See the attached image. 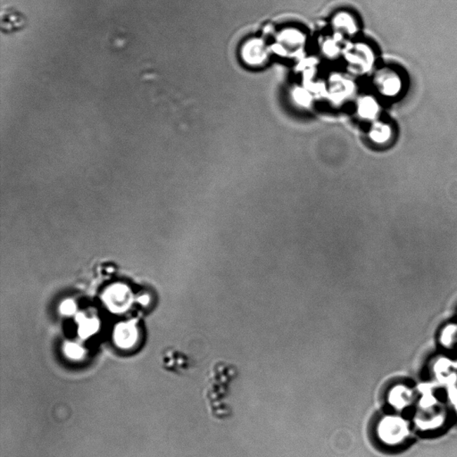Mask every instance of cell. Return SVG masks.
Returning <instances> with one entry per match:
<instances>
[{
    "instance_id": "1",
    "label": "cell",
    "mask_w": 457,
    "mask_h": 457,
    "mask_svg": "<svg viewBox=\"0 0 457 457\" xmlns=\"http://www.w3.org/2000/svg\"><path fill=\"white\" fill-rule=\"evenodd\" d=\"M3 18H6V20L2 19L3 31L6 30L8 32L18 31L25 24L24 18L15 10V11L10 9L6 10V14L3 15Z\"/></svg>"
},
{
    "instance_id": "2",
    "label": "cell",
    "mask_w": 457,
    "mask_h": 457,
    "mask_svg": "<svg viewBox=\"0 0 457 457\" xmlns=\"http://www.w3.org/2000/svg\"><path fill=\"white\" fill-rule=\"evenodd\" d=\"M378 112V105L373 98L363 99L359 105V114L364 118H373Z\"/></svg>"
},
{
    "instance_id": "3",
    "label": "cell",
    "mask_w": 457,
    "mask_h": 457,
    "mask_svg": "<svg viewBox=\"0 0 457 457\" xmlns=\"http://www.w3.org/2000/svg\"><path fill=\"white\" fill-rule=\"evenodd\" d=\"M390 135H392V130L387 125L383 124H376L371 132V137L378 143H383L389 140Z\"/></svg>"
},
{
    "instance_id": "4",
    "label": "cell",
    "mask_w": 457,
    "mask_h": 457,
    "mask_svg": "<svg viewBox=\"0 0 457 457\" xmlns=\"http://www.w3.org/2000/svg\"><path fill=\"white\" fill-rule=\"evenodd\" d=\"M400 87H401V84L399 79L390 78L384 82L383 92L387 96L396 95L400 91Z\"/></svg>"
},
{
    "instance_id": "5",
    "label": "cell",
    "mask_w": 457,
    "mask_h": 457,
    "mask_svg": "<svg viewBox=\"0 0 457 457\" xmlns=\"http://www.w3.org/2000/svg\"><path fill=\"white\" fill-rule=\"evenodd\" d=\"M296 98L297 101L303 105H307L310 101L309 96L303 91H300L299 94H296Z\"/></svg>"
}]
</instances>
